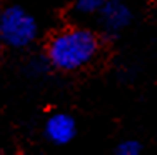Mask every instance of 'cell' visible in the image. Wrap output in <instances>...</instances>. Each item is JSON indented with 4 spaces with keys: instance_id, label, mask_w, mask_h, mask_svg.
<instances>
[{
    "instance_id": "cell-5",
    "label": "cell",
    "mask_w": 157,
    "mask_h": 155,
    "mask_svg": "<svg viewBox=\"0 0 157 155\" xmlns=\"http://www.w3.org/2000/svg\"><path fill=\"white\" fill-rule=\"evenodd\" d=\"M107 0H75V9L80 13H94L99 12Z\"/></svg>"
},
{
    "instance_id": "cell-4",
    "label": "cell",
    "mask_w": 157,
    "mask_h": 155,
    "mask_svg": "<svg viewBox=\"0 0 157 155\" xmlns=\"http://www.w3.org/2000/svg\"><path fill=\"white\" fill-rule=\"evenodd\" d=\"M45 135L50 142L65 145L75 135V122L67 113H54L45 124Z\"/></svg>"
},
{
    "instance_id": "cell-6",
    "label": "cell",
    "mask_w": 157,
    "mask_h": 155,
    "mask_svg": "<svg viewBox=\"0 0 157 155\" xmlns=\"http://www.w3.org/2000/svg\"><path fill=\"white\" fill-rule=\"evenodd\" d=\"M140 150H142V147L137 140H124L122 143H119L115 152L119 155H139Z\"/></svg>"
},
{
    "instance_id": "cell-1",
    "label": "cell",
    "mask_w": 157,
    "mask_h": 155,
    "mask_svg": "<svg viewBox=\"0 0 157 155\" xmlns=\"http://www.w3.org/2000/svg\"><path fill=\"white\" fill-rule=\"evenodd\" d=\"M99 50L95 34L87 28H65L52 37L47 49L48 64L55 68L74 72L87 65Z\"/></svg>"
},
{
    "instance_id": "cell-2",
    "label": "cell",
    "mask_w": 157,
    "mask_h": 155,
    "mask_svg": "<svg viewBox=\"0 0 157 155\" xmlns=\"http://www.w3.org/2000/svg\"><path fill=\"white\" fill-rule=\"evenodd\" d=\"M0 37L9 47H27L37 37V24L22 7H7L0 17Z\"/></svg>"
},
{
    "instance_id": "cell-3",
    "label": "cell",
    "mask_w": 157,
    "mask_h": 155,
    "mask_svg": "<svg viewBox=\"0 0 157 155\" xmlns=\"http://www.w3.org/2000/svg\"><path fill=\"white\" fill-rule=\"evenodd\" d=\"M99 15L104 30L109 34L121 32L132 20V13H130L129 7L121 0H107V3L99 10Z\"/></svg>"
}]
</instances>
